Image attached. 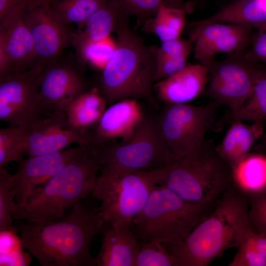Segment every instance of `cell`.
I'll list each match as a JSON object with an SVG mask.
<instances>
[{
	"label": "cell",
	"instance_id": "obj_1",
	"mask_svg": "<svg viewBox=\"0 0 266 266\" xmlns=\"http://www.w3.org/2000/svg\"><path fill=\"white\" fill-rule=\"evenodd\" d=\"M104 222L98 208L83 200L58 220L39 225L27 222L18 228L22 248L43 266H94L92 243Z\"/></svg>",
	"mask_w": 266,
	"mask_h": 266
},
{
	"label": "cell",
	"instance_id": "obj_2",
	"mask_svg": "<svg viewBox=\"0 0 266 266\" xmlns=\"http://www.w3.org/2000/svg\"><path fill=\"white\" fill-rule=\"evenodd\" d=\"M233 183L211 213L180 243L166 245L181 266H206L226 250L238 248L251 225L249 200Z\"/></svg>",
	"mask_w": 266,
	"mask_h": 266
},
{
	"label": "cell",
	"instance_id": "obj_3",
	"mask_svg": "<svg viewBox=\"0 0 266 266\" xmlns=\"http://www.w3.org/2000/svg\"><path fill=\"white\" fill-rule=\"evenodd\" d=\"M101 165L92 147L31 193L24 205L17 204L13 220L42 225L58 220L92 193Z\"/></svg>",
	"mask_w": 266,
	"mask_h": 266
},
{
	"label": "cell",
	"instance_id": "obj_4",
	"mask_svg": "<svg viewBox=\"0 0 266 266\" xmlns=\"http://www.w3.org/2000/svg\"><path fill=\"white\" fill-rule=\"evenodd\" d=\"M216 146L205 139L193 153L155 170L157 184L188 202L214 206L233 183L232 169L218 153Z\"/></svg>",
	"mask_w": 266,
	"mask_h": 266
},
{
	"label": "cell",
	"instance_id": "obj_5",
	"mask_svg": "<svg viewBox=\"0 0 266 266\" xmlns=\"http://www.w3.org/2000/svg\"><path fill=\"white\" fill-rule=\"evenodd\" d=\"M120 17L115 29V50L97 86L109 105L124 99L147 96L156 69V49L145 46L124 22H120Z\"/></svg>",
	"mask_w": 266,
	"mask_h": 266
},
{
	"label": "cell",
	"instance_id": "obj_6",
	"mask_svg": "<svg viewBox=\"0 0 266 266\" xmlns=\"http://www.w3.org/2000/svg\"><path fill=\"white\" fill-rule=\"evenodd\" d=\"M214 206L188 202L164 186L156 184L131 227L140 241L177 244L211 213Z\"/></svg>",
	"mask_w": 266,
	"mask_h": 266
},
{
	"label": "cell",
	"instance_id": "obj_7",
	"mask_svg": "<svg viewBox=\"0 0 266 266\" xmlns=\"http://www.w3.org/2000/svg\"><path fill=\"white\" fill-rule=\"evenodd\" d=\"M91 194L100 202L104 224L115 228L131 226L157 184L155 170L137 171L100 167Z\"/></svg>",
	"mask_w": 266,
	"mask_h": 266
},
{
	"label": "cell",
	"instance_id": "obj_8",
	"mask_svg": "<svg viewBox=\"0 0 266 266\" xmlns=\"http://www.w3.org/2000/svg\"><path fill=\"white\" fill-rule=\"evenodd\" d=\"M97 150L101 166L114 169L150 171L173 159L162 137L158 122L145 117L128 139Z\"/></svg>",
	"mask_w": 266,
	"mask_h": 266
},
{
	"label": "cell",
	"instance_id": "obj_9",
	"mask_svg": "<svg viewBox=\"0 0 266 266\" xmlns=\"http://www.w3.org/2000/svg\"><path fill=\"white\" fill-rule=\"evenodd\" d=\"M218 104L204 106L188 103L168 104L158 121L162 137L173 159L198 150L214 121Z\"/></svg>",
	"mask_w": 266,
	"mask_h": 266
},
{
	"label": "cell",
	"instance_id": "obj_10",
	"mask_svg": "<svg viewBox=\"0 0 266 266\" xmlns=\"http://www.w3.org/2000/svg\"><path fill=\"white\" fill-rule=\"evenodd\" d=\"M265 67L246 58L244 52L214 61L208 67L206 94L213 102L234 112L251 94Z\"/></svg>",
	"mask_w": 266,
	"mask_h": 266
},
{
	"label": "cell",
	"instance_id": "obj_11",
	"mask_svg": "<svg viewBox=\"0 0 266 266\" xmlns=\"http://www.w3.org/2000/svg\"><path fill=\"white\" fill-rule=\"evenodd\" d=\"M43 68L0 77V120L28 129L47 116L39 91L38 75Z\"/></svg>",
	"mask_w": 266,
	"mask_h": 266
},
{
	"label": "cell",
	"instance_id": "obj_12",
	"mask_svg": "<svg viewBox=\"0 0 266 266\" xmlns=\"http://www.w3.org/2000/svg\"><path fill=\"white\" fill-rule=\"evenodd\" d=\"M25 22L30 32L35 54L34 66L43 68L62 57L72 33L41 0H32L23 10Z\"/></svg>",
	"mask_w": 266,
	"mask_h": 266
},
{
	"label": "cell",
	"instance_id": "obj_13",
	"mask_svg": "<svg viewBox=\"0 0 266 266\" xmlns=\"http://www.w3.org/2000/svg\"><path fill=\"white\" fill-rule=\"evenodd\" d=\"M253 29L235 23L196 22L192 25L190 33L195 57L208 67L215 61L214 56L218 53L243 52L250 44Z\"/></svg>",
	"mask_w": 266,
	"mask_h": 266
},
{
	"label": "cell",
	"instance_id": "obj_14",
	"mask_svg": "<svg viewBox=\"0 0 266 266\" xmlns=\"http://www.w3.org/2000/svg\"><path fill=\"white\" fill-rule=\"evenodd\" d=\"M38 81L40 97L48 115L64 112L72 100L92 87L79 65L61 58L42 69Z\"/></svg>",
	"mask_w": 266,
	"mask_h": 266
},
{
	"label": "cell",
	"instance_id": "obj_15",
	"mask_svg": "<svg viewBox=\"0 0 266 266\" xmlns=\"http://www.w3.org/2000/svg\"><path fill=\"white\" fill-rule=\"evenodd\" d=\"M26 5L0 21V77L24 72L34 66L33 41L23 15Z\"/></svg>",
	"mask_w": 266,
	"mask_h": 266
},
{
	"label": "cell",
	"instance_id": "obj_16",
	"mask_svg": "<svg viewBox=\"0 0 266 266\" xmlns=\"http://www.w3.org/2000/svg\"><path fill=\"white\" fill-rule=\"evenodd\" d=\"M92 146L78 145L58 152L28 156L19 162L16 172L15 201L19 206L25 203L29 196L50 180L73 160Z\"/></svg>",
	"mask_w": 266,
	"mask_h": 266
},
{
	"label": "cell",
	"instance_id": "obj_17",
	"mask_svg": "<svg viewBox=\"0 0 266 266\" xmlns=\"http://www.w3.org/2000/svg\"><path fill=\"white\" fill-rule=\"evenodd\" d=\"M26 130L24 155L54 153L74 143L89 144V134L71 128L62 111L50 113Z\"/></svg>",
	"mask_w": 266,
	"mask_h": 266
},
{
	"label": "cell",
	"instance_id": "obj_18",
	"mask_svg": "<svg viewBox=\"0 0 266 266\" xmlns=\"http://www.w3.org/2000/svg\"><path fill=\"white\" fill-rule=\"evenodd\" d=\"M144 118L136 99L116 101L106 109L100 121L89 133V144L99 149L116 139L125 140L133 133Z\"/></svg>",
	"mask_w": 266,
	"mask_h": 266
},
{
	"label": "cell",
	"instance_id": "obj_19",
	"mask_svg": "<svg viewBox=\"0 0 266 266\" xmlns=\"http://www.w3.org/2000/svg\"><path fill=\"white\" fill-rule=\"evenodd\" d=\"M208 79L206 66L200 63L187 64L178 72L157 82L155 89L159 98L168 104L187 103L204 92Z\"/></svg>",
	"mask_w": 266,
	"mask_h": 266
},
{
	"label": "cell",
	"instance_id": "obj_20",
	"mask_svg": "<svg viewBox=\"0 0 266 266\" xmlns=\"http://www.w3.org/2000/svg\"><path fill=\"white\" fill-rule=\"evenodd\" d=\"M123 14L115 0H108L105 5L94 12L76 32L72 33L70 43L75 49L81 67L87 48L109 37Z\"/></svg>",
	"mask_w": 266,
	"mask_h": 266
},
{
	"label": "cell",
	"instance_id": "obj_21",
	"mask_svg": "<svg viewBox=\"0 0 266 266\" xmlns=\"http://www.w3.org/2000/svg\"><path fill=\"white\" fill-rule=\"evenodd\" d=\"M99 266H134L139 241L131 226L115 228L104 224Z\"/></svg>",
	"mask_w": 266,
	"mask_h": 266
},
{
	"label": "cell",
	"instance_id": "obj_22",
	"mask_svg": "<svg viewBox=\"0 0 266 266\" xmlns=\"http://www.w3.org/2000/svg\"><path fill=\"white\" fill-rule=\"evenodd\" d=\"M264 122L246 125L240 121L233 122L221 143L216 146L218 153L234 169L250 153L254 143L264 135Z\"/></svg>",
	"mask_w": 266,
	"mask_h": 266
},
{
	"label": "cell",
	"instance_id": "obj_23",
	"mask_svg": "<svg viewBox=\"0 0 266 266\" xmlns=\"http://www.w3.org/2000/svg\"><path fill=\"white\" fill-rule=\"evenodd\" d=\"M107 103L97 86H93L72 100L64 112L69 127L87 133L98 124Z\"/></svg>",
	"mask_w": 266,
	"mask_h": 266
},
{
	"label": "cell",
	"instance_id": "obj_24",
	"mask_svg": "<svg viewBox=\"0 0 266 266\" xmlns=\"http://www.w3.org/2000/svg\"><path fill=\"white\" fill-rule=\"evenodd\" d=\"M201 23H235L257 30L266 28V0H234Z\"/></svg>",
	"mask_w": 266,
	"mask_h": 266
},
{
	"label": "cell",
	"instance_id": "obj_25",
	"mask_svg": "<svg viewBox=\"0 0 266 266\" xmlns=\"http://www.w3.org/2000/svg\"><path fill=\"white\" fill-rule=\"evenodd\" d=\"M232 171L233 183L246 196L266 192V155L250 153Z\"/></svg>",
	"mask_w": 266,
	"mask_h": 266
},
{
	"label": "cell",
	"instance_id": "obj_26",
	"mask_svg": "<svg viewBox=\"0 0 266 266\" xmlns=\"http://www.w3.org/2000/svg\"><path fill=\"white\" fill-rule=\"evenodd\" d=\"M177 1L163 0L155 17L148 21V30L156 34L162 42L180 37L184 29L186 11L192 3L185 5Z\"/></svg>",
	"mask_w": 266,
	"mask_h": 266
},
{
	"label": "cell",
	"instance_id": "obj_27",
	"mask_svg": "<svg viewBox=\"0 0 266 266\" xmlns=\"http://www.w3.org/2000/svg\"><path fill=\"white\" fill-rule=\"evenodd\" d=\"M108 0H50L48 7L64 24L74 23L79 28L96 11L105 5Z\"/></svg>",
	"mask_w": 266,
	"mask_h": 266
},
{
	"label": "cell",
	"instance_id": "obj_28",
	"mask_svg": "<svg viewBox=\"0 0 266 266\" xmlns=\"http://www.w3.org/2000/svg\"><path fill=\"white\" fill-rule=\"evenodd\" d=\"M230 118L233 122L266 121V66L256 82L250 96L236 111L230 112Z\"/></svg>",
	"mask_w": 266,
	"mask_h": 266
},
{
	"label": "cell",
	"instance_id": "obj_29",
	"mask_svg": "<svg viewBox=\"0 0 266 266\" xmlns=\"http://www.w3.org/2000/svg\"><path fill=\"white\" fill-rule=\"evenodd\" d=\"M16 195L15 174L9 173L4 167L0 168V232H18L12 217L17 206L14 201Z\"/></svg>",
	"mask_w": 266,
	"mask_h": 266
},
{
	"label": "cell",
	"instance_id": "obj_30",
	"mask_svg": "<svg viewBox=\"0 0 266 266\" xmlns=\"http://www.w3.org/2000/svg\"><path fill=\"white\" fill-rule=\"evenodd\" d=\"M26 134V129L13 125L0 130V168L22 159Z\"/></svg>",
	"mask_w": 266,
	"mask_h": 266
},
{
	"label": "cell",
	"instance_id": "obj_31",
	"mask_svg": "<svg viewBox=\"0 0 266 266\" xmlns=\"http://www.w3.org/2000/svg\"><path fill=\"white\" fill-rule=\"evenodd\" d=\"M134 266H181L178 258L163 243L139 242Z\"/></svg>",
	"mask_w": 266,
	"mask_h": 266
},
{
	"label": "cell",
	"instance_id": "obj_32",
	"mask_svg": "<svg viewBox=\"0 0 266 266\" xmlns=\"http://www.w3.org/2000/svg\"><path fill=\"white\" fill-rule=\"evenodd\" d=\"M109 37L93 44L87 48L84 56L83 64L90 60L96 67L103 69L116 48V42Z\"/></svg>",
	"mask_w": 266,
	"mask_h": 266
},
{
	"label": "cell",
	"instance_id": "obj_33",
	"mask_svg": "<svg viewBox=\"0 0 266 266\" xmlns=\"http://www.w3.org/2000/svg\"><path fill=\"white\" fill-rule=\"evenodd\" d=\"M156 69L153 82L166 78L182 70L187 65L188 55L179 57H167L157 51L156 49Z\"/></svg>",
	"mask_w": 266,
	"mask_h": 266
},
{
	"label": "cell",
	"instance_id": "obj_34",
	"mask_svg": "<svg viewBox=\"0 0 266 266\" xmlns=\"http://www.w3.org/2000/svg\"><path fill=\"white\" fill-rule=\"evenodd\" d=\"M249 200L251 226L257 233L266 236V192L250 197Z\"/></svg>",
	"mask_w": 266,
	"mask_h": 266
},
{
	"label": "cell",
	"instance_id": "obj_35",
	"mask_svg": "<svg viewBox=\"0 0 266 266\" xmlns=\"http://www.w3.org/2000/svg\"><path fill=\"white\" fill-rule=\"evenodd\" d=\"M126 15L140 17L155 15L163 0H115Z\"/></svg>",
	"mask_w": 266,
	"mask_h": 266
},
{
	"label": "cell",
	"instance_id": "obj_36",
	"mask_svg": "<svg viewBox=\"0 0 266 266\" xmlns=\"http://www.w3.org/2000/svg\"><path fill=\"white\" fill-rule=\"evenodd\" d=\"M229 266H266V258L250 245L241 242Z\"/></svg>",
	"mask_w": 266,
	"mask_h": 266
},
{
	"label": "cell",
	"instance_id": "obj_37",
	"mask_svg": "<svg viewBox=\"0 0 266 266\" xmlns=\"http://www.w3.org/2000/svg\"><path fill=\"white\" fill-rule=\"evenodd\" d=\"M249 45L250 48L244 51L245 57L266 64V28L258 30L253 34Z\"/></svg>",
	"mask_w": 266,
	"mask_h": 266
},
{
	"label": "cell",
	"instance_id": "obj_38",
	"mask_svg": "<svg viewBox=\"0 0 266 266\" xmlns=\"http://www.w3.org/2000/svg\"><path fill=\"white\" fill-rule=\"evenodd\" d=\"M193 46V43L189 39L181 37L162 42L161 47L157 51L167 57H179L189 55Z\"/></svg>",
	"mask_w": 266,
	"mask_h": 266
},
{
	"label": "cell",
	"instance_id": "obj_39",
	"mask_svg": "<svg viewBox=\"0 0 266 266\" xmlns=\"http://www.w3.org/2000/svg\"><path fill=\"white\" fill-rule=\"evenodd\" d=\"M241 242L250 245L266 258V236L257 233L251 224L245 230Z\"/></svg>",
	"mask_w": 266,
	"mask_h": 266
},
{
	"label": "cell",
	"instance_id": "obj_40",
	"mask_svg": "<svg viewBox=\"0 0 266 266\" xmlns=\"http://www.w3.org/2000/svg\"><path fill=\"white\" fill-rule=\"evenodd\" d=\"M32 0H0V21L16 8L26 5Z\"/></svg>",
	"mask_w": 266,
	"mask_h": 266
},
{
	"label": "cell",
	"instance_id": "obj_41",
	"mask_svg": "<svg viewBox=\"0 0 266 266\" xmlns=\"http://www.w3.org/2000/svg\"><path fill=\"white\" fill-rule=\"evenodd\" d=\"M260 139V142L255 147L254 150L266 155V134L263 135Z\"/></svg>",
	"mask_w": 266,
	"mask_h": 266
},
{
	"label": "cell",
	"instance_id": "obj_42",
	"mask_svg": "<svg viewBox=\"0 0 266 266\" xmlns=\"http://www.w3.org/2000/svg\"><path fill=\"white\" fill-rule=\"evenodd\" d=\"M42 0L43 2H44L46 3H48L50 0Z\"/></svg>",
	"mask_w": 266,
	"mask_h": 266
}]
</instances>
